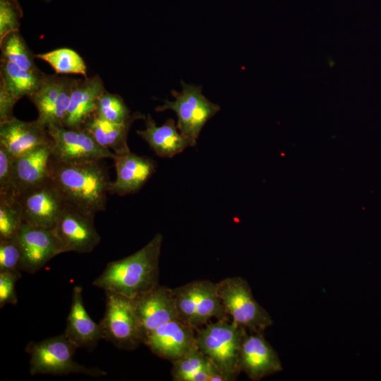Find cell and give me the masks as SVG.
I'll return each instance as SVG.
<instances>
[{"instance_id": "1", "label": "cell", "mask_w": 381, "mask_h": 381, "mask_svg": "<svg viewBox=\"0 0 381 381\" xmlns=\"http://www.w3.org/2000/svg\"><path fill=\"white\" fill-rule=\"evenodd\" d=\"M102 161L70 164L52 157L50 180L66 205L94 215L106 210L111 181L107 167Z\"/></svg>"}, {"instance_id": "2", "label": "cell", "mask_w": 381, "mask_h": 381, "mask_svg": "<svg viewBox=\"0 0 381 381\" xmlns=\"http://www.w3.org/2000/svg\"><path fill=\"white\" fill-rule=\"evenodd\" d=\"M163 236L157 233L135 253L109 262L92 284L134 298L159 284V262Z\"/></svg>"}, {"instance_id": "3", "label": "cell", "mask_w": 381, "mask_h": 381, "mask_svg": "<svg viewBox=\"0 0 381 381\" xmlns=\"http://www.w3.org/2000/svg\"><path fill=\"white\" fill-rule=\"evenodd\" d=\"M246 331L229 318L207 322L195 329L198 348L228 381L235 380L240 373V348Z\"/></svg>"}, {"instance_id": "4", "label": "cell", "mask_w": 381, "mask_h": 381, "mask_svg": "<svg viewBox=\"0 0 381 381\" xmlns=\"http://www.w3.org/2000/svg\"><path fill=\"white\" fill-rule=\"evenodd\" d=\"M77 349L64 333L29 342L25 351L30 356V373L32 375H66L74 373L95 377L107 375L99 368H87L78 363L74 359Z\"/></svg>"}, {"instance_id": "5", "label": "cell", "mask_w": 381, "mask_h": 381, "mask_svg": "<svg viewBox=\"0 0 381 381\" xmlns=\"http://www.w3.org/2000/svg\"><path fill=\"white\" fill-rule=\"evenodd\" d=\"M216 284L217 295L234 323L250 332H263L273 324L270 314L255 299L245 279L229 277Z\"/></svg>"}, {"instance_id": "6", "label": "cell", "mask_w": 381, "mask_h": 381, "mask_svg": "<svg viewBox=\"0 0 381 381\" xmlns=\"http://www.w3.org/2000/svg\"><path fill=\"white\" fill-rule=\"evenodd\" d=\"M179 319L197 329L212 318L227 319L217 293V284L210 280H195L172 289Z\"/></svg>"}, {"instance_id": "7", "label": "cell", "mask_w": 381, "mask_h": 381, "mask_svg": "<svg viewBox=\"0 0 381 381\" xmlns=\"http://www.w3.org/2000/svg\"><path fill=\"white\" fill-rule=\"evenodd\" d=\"M181 85V92L175 90L171 91L175 100L164 99V104L157 107L155 111H174L177 116L178 130L195 146L202 128L219 111L220 107L203 95L201 85L187 84L183 80Z\"/></svg>"}, {"instance_id": "8", "label": "cell", "mask_w": 381, "mask_h": 381, "mask_svg": "<svg viewBox=\"0 0 381 381\" xmlns=\"http://www.w3.org/2000/svg\"><path fill=\"white\" fill-rule=\"evenodd\" d=\"M105 292V310L99 324L103 339L120 349L135 350L143 344V333L133 298Z\"/></svg>"}, {"instance_id": "9", "label": "cell", "mask_w": 381, "mask_h": 381, "mask_svg": "<svg viewBox=\"0 0 381 381\" xmlns=\"http://www.w3.org/2000/svg\"><path fill=\"white\" fill-rule=\"evenodd\" d=\"M53 140L52 157L57 161L79 164L114 159L116 154L102 147L84 128L65 126L47 128Z\"/></svg>"}, {"instance_id": "10", "label": "cell", "mask_w": 381, "mask_h": 381, "mask_svg": "<svg viewBox=\"0 0 381 381\" xmlns=\"http://www.w3.org/2000/svg\"><path fill=\"white\" fill-rule=\"evenodd\" d=\"M95 215L66 205L53 231L64 253H88L100 243Z\"/></svg>"}, {"instance_id": "11", "label": "cell", "mask_w": 381, "mask_h": 381, "mask_svg": "<svg viewBox=\"0 0 381 381\" xmlns=\"http://www.w3.org/2000/svg\"><path fill=\"white\" fill-rule=\"evenodd\" d=\"M46 74L38 89L28 98L38 111L37 120L47 128L63 126L75 78Z\"/></svg>"}, {"instance_id": "12", "label": "cell", "mask_w": 381, "mask_h": 381, "mask_svg": "<svg viewBox=\"0 0 381 381\" xmlns=\"http://www.w3.org/2000/svg\"><path fill=\"white\" fill-rule=\"evenodd\" d=\"M16 238L21 253L20 270L30 274L64 253L52 229L23 222Z\"/></svg>"}, {"instance_id": "13", "label": "cell", "mask_w": 381, "mask_h": 381, "mask_svg": "<svg viewBox=\"0 0 381 381\" xmlns=\"http://www.w3.org/2000/svg\"><path fill=\"white\" fill-rule=\"evenodd\" d=\"M23 222L53 229L66 202L51 180L18 195Z\"/></svg>"}, {"instance_id": "14", "label": "cell", "mask_w": 381, "mask_h": 381, "mask_svg": "<svg viewBox=\"0 0 381 381\" xmlns=\"http://www.w3.org/2000/svg\"><path fill=\"white\" fill-rule=\"evenodd\" d=\"M238 367L251 380L280 372L282 365L277 351L265 339L263 332H245L241 344Z\"/></svg>"}, {"instance_id": "15", "label": "cell", "mask_w": 381, "mask_h": 381, "mask_svg": "<svg viewBox=\"0 0 381 381\" xmlns=\"http://www.w3.org/2000/svg\"><path fill=\"white\" fill-rule=\"evenodd\" d=\"M143 344L157 356L171 363L198 346L195 329L179 318L148 334Z\"/></svg>"}, {"instance_id": "16", "label": "cell", "mask_w": 381, "mask_h": 381, "mask_svg": "<svg viewBox=\"0 0 381 381\" xmlns=\"http://www.w3.org/2000/svg\"><path fill=\"white\" fill-rule=\"evenodd\" d=\"M133 299L144 339L165 323L178 318L172 289L158 284Z\"/></svg>"}, {"instance_id": "17", "label": "cell", "mask_w": 381, "mask_h": 381, "mask_svg": "<svg viewBox=\"0 0 381 381\" xmlns=\"http://www.w3.org/2000/svg\"><path fill=\"white\" fill-rule=\"evenodd\" d=\"M52 143L47 128L37 119L25 121L14 116L0 123V146L13 157Z\"/></svg>"}, {"instance_id": "18", "label": "cell", "mask_w": 381, "mask_h": 381, "mask_svg": "<svg viewBox=\"0 0 381 381\" xmlns=\"http://www.w3.org/2000/svg\"><path fill=\"white\" fill-rule=\"evenodd\" d=\"M114 160L116 178L111 181L109 193L119 196L138 192L157 169L152 159L131 152L116 155Z\"/></svg>"}, {"instance_id": "19", "label": "cell", "mask_w": 381, "mask_h": 381, "mask_svg": "<svg viewBox=\"0 0 381 381\" xmlns=\"http://www.w3.org/2000/svg\"><path fill=\"white\" fill-rule=\"evenodd\" d=\"M52 146L53 143L43 145L14 157L13 175L18 195L50 180Z\"/></svg>"}, {"instance_id": "20", "label": "cell", "mask_w": 381, "mask_h": 381, "mask_svg": "<svg viewBox=\"0 0 381 381\" xmlns=\"http://www.w3.org/2000/svg\"><path fill=\"white\" fill-rule=\"evenodd\" d=\"M105 90L104 82L99 75L75 79L63 126L82 128L95 114L97 100Z\"/></svg>"}, {"instance_id": "21", "label": "cell", "mask_w": 381, "mask_h": 381, "mask_svg": "<svg viewBox=\"0 0 381 381\" xmlns=\"http://www.w3.org/2000/svg\"><path fill=\"white\" fill-rule=\"evenodd\" d=\"M68 339L78 348L93 350L103 339L99 322H95L87 313L83 299V288L73 289L70 310L67 317L65 332Z\"/></svg>"}, {"instance_id": "22", "label": "cell", "mask_w": 381, "mask_h": 381, "mask_svg": "<svg viewBox=\"0 0 381 381\" xmlns=\"http://www.w3.org/2000/svg\"><path fill=\"white\" fill-rule=\"evenodd\" d=\"M145 129L136 131L159 157L172 158L193 143L178 131L175 121L169 118L158 126L150 114L145 119Z\"/></svg>"}, {"instance_id": "23", "label": "cell", "mask_w": 381, "mask_h": 381, "mask_svg": "<svg viewBox=\"0 0 381 381\" xmlns=\"http://www.w3.org/2000/svg\"><path fill=\"white\" fill-rule=\"evenodd\" d=\"M145 117L140 112L135 111L126 121L115 123L93 114L85 122L83 128L89 132L104 148L116 155H123L131 152L128 145V135L131 126L136 120H145Z\"/></svg>"}, {"instance_id": "24", "label": "cell", "mask_w": 381, "mask_h": 381, "mask_svg": "<svg viewBox=\"0 0 381 381\" xmlns=\"http://www.w3.org/2000/svg\"><path fill=\"white\" fill-rule=\"evenodd\" d=\"M45 75L40 69L28 71L1 60L0 89L18 100L25 96L29 97L40 86Z\"/></svg>"}, {"instance_id": "25", "label": "cell", "mask_w": 381, "mask_h": 381, "mask_svg": "<svg viewBox=\"0 0 381 381\" xmlns=\"http://www.w3.org/2000/svg\"><path fill=\"white\" fill-rule=\"evenodd\" d=\"M219 372L198 346L172 362L171 375L174 381H210Z\"/></svg>"}, {"instance_id": "26", "label": "cell", "mask_w": 381, "mask_h": 381, "mask_svg": "<svg viewBox=\"0 0 381 381\" xmlns=\"http://www.w3.org/2000/svg\"><path fill=\"white\" fill-rule=\"evenodd\" d=\"M1 60L12 62L28 71L39 69L35 54L30 49L20 32H11L0 40Z\"/></svg>"}, {"instance_id": "27", "label": "cell", "mask_w": 381, "mask_h": 381, "mask_svg": "<svg viewBox=\"0 0 381 381\" xmlns=\"http://www.w3.org/2000/svg\"><path fill=\"white\" fill-rule=\"evenodd\" d=\"M35 58L49 64L56 74H78L87 78V66L82 56L70 48H59L35 54Z\"/></svg>"}, {"instance_id": "28", "label": "cell", "mask_w": 381, "mask_h": 381, "mask_svg": "<svg viewBox=\"0 0 381 381\" xmlns=\"http://www.w3.org/2000/svg\"><path fill=\"white\" fill-rule=\"evenodd\" d=\"M23 224L18 195H0V240L15 239Z\"/></svg>"}, {"instance_id": "29", "label": "cell", "mask_w": 381, "mask_h": 381, "mask_svg": "<svg viewBox=\"0 0 381 381\" xmlns=\"http://www.w3.org/2000/svg\"><path fill=\"white\" fill-rule=\"evenodd\" d=\"M97 116L111 122L120 123L131 116V110L123 99L119 95L107 90L97 100L95 114Z\"/></svg>"}, {"instance_id": "30", "label": "cell", "mask_w": 381, "mask_h": 381, "mask_svg": "<svg viewBox=\"0 0 381 381\" xmlns=\"http://www.w3.org/2000/svg\"><path fill=\"white\" fill-rule=\"evenodd\" d=\"M22 17L18 0H0V40L11 32H20Z\"/></svg>"}, {"instance_id": "31", "label": "cell", "mask_w": 381, "mask_h": 381, "mask_svg": "<svg viewBox=\"0 0 381 381\" xmlns=\"http://www.w3.org/2000/svg\"><path fill=\"white\" fill-rule=\"evenodd\" d=\"M21 253L16 238L0 240V272H21Z\"/></svg>"}, {"instance_id": "32", "label": "cell", "mask_w": 381, "mask_h": 381, "mask_svg": "<svg viewBox=\"0 0 381 381\" xmlns=\"http://www.w3.org/2000/svg\"><path fill=\"white\" fill-rule=\"evenodd\" d=\"M13 159L4 147L0 146V195H18L13 181Z\"/></svg>"}, {"instance_id": "33", "label": "cell", "mask_w": 381, "mask_h": 381, "mask_svg": "<svg viewBox=\"0 0 381 381\" xmlns=\"http://www.w3.org/2000/svg\"><path fill=\"white\" fill-rule=\"evenodd\" d=\"M20 272H0V308L7 304L16 305L18 297L16 284L20 278Z\"/></svg>"}, {"instance_id": "34", "label": "cell", "mask_w": 381, "mask_h": 381, "mask_svg": "<svg viewBox=\"0 0 381 381\" xmlns=\"http://www.w3.org/2000/svg\"><path fill=\"white\" fill-rule=\"evenodd\" d=\"M18 99L0 89V123L14 117L13 109Z\"/></svg>"}]
</instances>
